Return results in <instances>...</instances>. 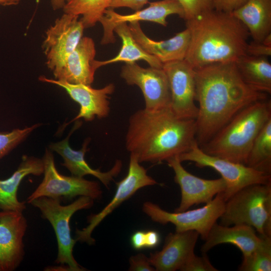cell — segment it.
<instances>
[{
	"mask_svg": "<svg viewBox=\"0 0 271 271\" xmlns=\"http://www.w3.org/2000/svg\"><path fill=\"white\" fill-rule=\"evenodd\" d=\"M199 234L194 230L169 233L162 249L150 254L149 260L156 271L180 270L194 253Z\"/></svg>",
	"mask_w": 271,
	"mask_h": 271,
	"instance_id": "19",
	"label": "cell"
},
{
	"mask_svg": "<svg viewBox=\"0 0 271 271\" xmlns=\"http://www.w3.org/2000/svg\"><path fill=\"white\" fill-rule=\"evenodd\" d=\"M39 80L59 86L68 93L70 97L80 105L79 113L68 124L82 118L86 121L107 117L110 112L109 95L114 91V85L110 83L100 89H94L91 85L71 84L64 81L48 78L44 76Z\"/></svg>",
	"mask_w": 271,
	"mask_h": 271,
	"instance_id": "16",
	"label": "cell"
},
{
	"mask_svg": "<svg viewBox=\"0 0 271 271\" xmlns=\"http://www.w3.org/2000/svg\"><path fill=\"white\" fill-rule=\"evenodd\" d=\"M129 271H155L149 258L142 253L132 255L129 259Z\"/></svg>",
	"mask_w": 271,
	"mask_h": 271,
	"instance_id": "33",
	"label": "cell"
},
{
	"mask_svg": "<svg viewBox=\"0 0 271 271\" xmlns=\"http://www.w3.org/2000/svg\"><path fill=\"white\" fill-rule=\"evenodd\" d=\"M146 248H153L157 247L161 241L159 232L153 230L145 231Z\"/></svg>",
	"mask_w": 271,
	"mask_h": 271,
	"instance_id": "38",
	"label": "cell"
},
{
	"mask_svg": "<svg viewBox=\"0 0 271 271\" xmlns=\"http://www.w3.org/2000/svg\"><path fill=\"white\" fill-rule=\"evenodd\" d=\"M243 81L250 88L266 94L271 93V64L266 57L244 55L235 61Z\"/></svg>",
	"mask_w": 271,
	"mask_h": 271,
	"instance_id": "25",
	"label": "cell"
},
{
	"mask_svg": "<svg viewBox=\"0 0 271 271\" xmlns=\"http://www.w3.org/2000/svg\"><path fill=\"white\" fill-rule=\"evenodd\" d=\"M184 11L183 19L190 20L204 13L213 10V0H177Z\"/></svg>",
	"mask_w": 271,
	"mask_h": 271,
	"instance_id": "31",
	"label": "cell"
},
{
	"mask_svg": "<svg viewBox=\"0 0 271 271\" xmlns=\"http://www.w3.org/2000/svg\"><path fill=\"white\" fill-rule=\"evenodd\" d=\"M94 200L86 196H79L71 203L63 205L59 199L47 197L35 198L28 204L38 208L41 217L52 225L57 239L58 252L55 263L67 266L70 271H84L86 268L80 265L74 258L73 249L77 242L72 237L70 219L77 211L90 208Z\"/></svg>",
	"mask_w": 271,
	"mask_h": 271,
	"instance_id": "6",
	"label": "cell"
},
{
	"mask_svg": "<svg viewBox=\"0 0 271 271\" xmlns=\"http://www.w3.org/2000/svg\"><path fill=\"white\" fill-rule=\"evenodd\" d=\"M175 14L182 19L184 18L183 9L177 0H162L150 3L148 8L129 15H121L112 9H108L99 21L103 29L101 43L107 44L115 42L113 30L121 23L146 21L166 27L167 25V17Z\"/></svg>",
	"mask_w": 271,
	"mask_h": 271,
	"instance_id": "17",
	"label": "cell"
},
{
	"mask_svg": "<svg viewBox=\"0 0 271 271\" xmlns=\"http://www.w3.org/2000/svg\"><path fill=\"white\" fill-rule=\"evenodd\" d=\"M21 0H0V5L3 6H15L20 3Z\"/></svg>",
	"mask_w": 271,
	"mask_h": 271,
	"instance_id": "40",
	"label": "cell"
},
{
	"mask_svg": "<svg viewBox=\"0 0 271 271\" xmlns=\"http://www.w3.org/2000/svg\"><path fill=\"white\" fill-rule=\"evenodd\" d=\"M196 141L195 119L177 116L170 106L144 108L129 118L125 147L140 163L156 164L188 151Z\"/></svg>",
	"mask_w": 271,
	"mask_h": 271,
	"instance_id": "2",
	"label": "cell"
},
{
	"mask_svg": "<svg viewBox=\"0 0 271 271\" xmlns=\"http://www.w3.org/2000/svg\"><path fill=\"white\" fill-rule=\"evenodd\" d=\"M130 242L132 248L136 250L146 248L145 231L139 230L134 232L130 237Z\"/></svg>",
	"mask_w": 271,
	"mask_h": 271,
	"instance_id": "37",
	"label": "cell"
},
{
	"mask_svg": "<svg viewBox=\"0 0 271 271\" xmlns=\"http://www.w3.org/2000/svg\"><path fill=\"white\" fill-rule=\"evenodd\" d=\"M42 159L24 155L17 169L8 178L0 179V210L23 212L26 202L18 199V190L23 179L30 175L40 176L44 173Z\"/></svg>",
	"mask_w": 271,
	"mask_h": 271,
	"instance_id": "23",
	"label": "cell"
},
{
	"mask_svg": "<svg viewBox=\"0 0 271 271\" xmlns=\"http://www.w3.org/2000/svg\"><path fill=\"white\" fill-rule=\"evenodd\" d=\"M95 55L93 39L82 37L63 67L54 74L55 79L71 84L91 85L96 71L94 66Z\"/></svg>",
	"mask_w": 271,
	"mask_h": 271,
	"instance_id": "20",
	"label": "cell"
},
{
	"mask_svg": "<svg viewBox=\"0 0 271 271\" xmlns=\"http://www.w3.org/2000/svg\"><path fill=\"white\" fill-rule=\"evenodd\" d=\"M28 222L23 212L0 210V271H13L24 258Z\"/></svg>",
	"mask_w": 271,
	"mask_h": 271,
	"instance_id": "15",
	"label": "cell"
},
{
	"mask_svg": "<svg viewBox=\"0 0 271 271\" xmlns=\"http://www.w3.org/2000/svg\"><path fill=\"white\" fill-rule=\"evenodd\" d=\"M137 156L130 153L128 172L126 176L116 183V192L111 201L103 209L87 217L88 225L82 229H76L75 239L88 245L95 244V240L91 234L94 229L109 214L122 203L131 197L138 190L158 183L147 174V170L140 164Z\"/></svg>",
	"mask_w": 271,
	"mask_h": 271,
	"instance_id": "10",
	"label": "cell"
},
{
	"mask_svg": "<svg viewBox=\"0 0 271 271\" xmlns=\"http://www.w3.org/2000/svg\"><path fill=\"white\" fill-rule=\"evenodd\" d=\"M128 26L133 38L139 45L163 64L184 60L190 40V33L188 28L168 40L157 41L146 35L139 22L130 23Z\"/></svg>",
	"mask_w": 271,
	"mask_h": 271,
	"instance_id": "21",
	"label": "cell"
},
{
	"mask_svg": "<svg viewBox=\"0 0 271 271\" xmlns=\"http://www.w3.org/2000/svg\"><path fill=\"white\" fill-rule=\"evenodd\" d=\"M181 162H194L199 168H211L221 176L226 188L222 192L225 201L242 188L253 184L271 183V175L244 164L213 156L204 152L196 141L188 151L178 156Z\"/></svg>",
	"mask_w": 271,
	"mask_h": 271,
	"instance_id": "7",
	"label": "cell"
},
{
	"mask_svg": "<svg viewBox=\"0 0 271 271\" xmlns=\"http://www.w3.org/2000/svg\"><path fill=\"white\" fill-rule=\"evenodd\" d=\"M181 271H217L210 261L206 253L201 256L192 254L180 269Z\"/></svg>",
	"mask_w": 271,
	"mask_h": 271,
	"instance_id": "32",
	"label": "cell"
},
{
	"mask_svg": "<svg viewBox=\"0 0 271 271\" xmlns=\"http://www.w3.org/2000/svg\"><path fill=\"white\" fill-rule=\"evenodd\" d=\"M239 270H271V237L262 236L259 245L249 255L243 257Z\"/></svg>",
	"mask_w": 271,
	"mask_h": 271,
	"instance_id": "29",
	"label": "cell"
},
{
	"mask_svg": "<svg viewBox=\"0 0 271 271\" xmlns=\"http://www.w3.org/2000/svg\"><path fill=\"white\" fill-rule=\"evenodd\" d=\"M271 119V101H256L237 112L200 147L208 155L245 165L257 136Z\"/></svg>",
	"mask_w": 271,
	"mask_h": 271,
	"instance_id": "4",
	"label": "cell"
},
{
	"mask_svg": "<svg viewBox=\"0 0 271 271\" xmlns=\"http://www.w3.org/2000/svg\"><path fill=\"white\" fill-rule=\"evenodd\" d=\"M196 139L200 147L211 139L237 112L256 101L267 98L241 78L235 62L210 64L194 69Z\"/></svg>",
	"mask_w": 271,
	"mask_h": 271,
	"instance_id": "1",
	"label": "cell"
},
{
	"mask_svg": "<svg viewBox=\"0 0 271 271\" xmlns=\"http://www.w3.org/2000/svg\"><path fill=\"white\" fill-rule=\"evenodd\" d=\"M186 26L190 40L184 60L194 69L235 62L246 55L250 35L232 13L213 9L186 21Z\"/></svg>",
	"mask_w": 271,
	"mask_h": 271,
	"instance_id": "3",
	"label": "cell"
},
{
	"mask_svg": "<svg viewBox=\"0 0 271 271\" xmlns=\"http://www.w3.org/2000/svg\"><path fill=\"white\" fill-rule=\"evenodd\" d=\"M42 125L36 123L23 129L15 128L9 131H0V160L24 141L34 130Z\"/></svg>",
	"mask_w": 271,
	"mask_h": 271,
	"instance_id": "30",
	"label": "cell"
},
{
	"mask_svg": "<svg viewBox=\"0 0 271 271\" xmlns=\"http://www.w3.org/2000/svg\"><path fill=\"white\" fill-rule=\"evenodd\" d=\"M111 0H66L62 9L64 13L81 16L84 28L92 27L99 21Z\"/></svg>",
	"mask_w": 271,
	"mask_h": 271,
	"instance_id": "28",
	"label": "cell"
},
{
	"mask_svg": "<svg viewBox=\"0 0 271 271\" xmlns=\"http://www.w3.org/2000/svg\"><path fill=\"white\" fill-rule=\"evenodd\" d=\"M113 31L121 38L122 46L119 52L115 57L105 61L95 60L94 66L98 68L111 63L124 62L126 63H134L142 60L149 64L150 67L162 68L163 64L154 56L146 52L133 38L127 23H121L116 26Z\"/></svg>",
	"mask_w": 271,
	"mask_h": 271,
	"instance_id": "26",
	"label": "cell"
},
{
	"mask_svg": "<svg viewBox=\"0 0 271 271\" xmlns=\"http://www.w3.org/2000/svg\"><path fill=\"white\" fill-rule=\"evenodd\" d=\"M262 235L254 228L244 224L224 226L216 222L211 227L201 250L206 253L213 247L222 243H230L242 252L243 257L251 253L260 244Z\"/></svg>",
	"mask_w": 271,
	"mask_h": 271,
	"instance_id": "22",
	"label": "cell"
},
{
	"mask_svg": "<svg viewBox=\"0 0 271 271\" xmlns=\"http://www.w3.org/2000/svg\"><path fill=\"white\" fill-rule=\"evenodd\" d=\"M247 0H213L214 10L232 13L242 6Z\"/></svg>",
	"mask_w": 271,
	"mask_h": 271,
	"instance_id": "34",
	"label": "cell"
},
{
	"mask_svg": "<svg viewBox=\"0 0 271 271\" xmlns=\"http://www.w3.org/2000/svg\"><path fill=\"white\" fill-rule=\"evenodd\" d=\"M261 43L264 45L271 46V33L267 35Z\"/></svg>",
	"mask_w": 271,
	"mask_h": 271,
	"instance_id": "41",
	"label": "cell"
},
{
	"mask_svg": "<svg viewBox=\"0 0 271 271\" xmlns=\"http://www.w3.org/2000/svg\"><path fill=\"white\" fill-rule=\"evenodd\" d=\"M66 0H51V6L54 11L62 9Z\"/></svg>",
	"mask_w": 271,
	"mask_h": 271,
	"instance_id": "39",
	"label": "cell"
},
{
	"mask_svg": "<svg viewBox=\"0 0 271 271\" xmlns=\"http://www.w3.org/2000/svg\"><path fill=\"white\" fill-rule=\"evenodd\" d=\"M42 160L44 166L43 179L28 197L27 203L43 196L60 200H71L77 196L89 197L94 200L101 198L102 191L98 182L87 180L83 177L61 174L57 170L51 151L46 149Z\"/></svg>",
	"mask_w": 271,
	"mask_h": 271,
	"instance_id": "9",
	"label": "cell"
},
{
	"mask_svg": "<svg viewBox=\"0 0 271 271\" xmlns=\"http://www.w3.org/2000/svg\"><path fill=\"white\" fill-rule=\"evenodd\" d=\"M247 29L253 42L271 33V0H247L232 13Z\"/></svg>",
	"mask_w": 271,
	"mask_h": 271,
	"instance_id": "24",
	"label": "cell"
},
{
	"mask_svg": "<svg viewBox=\"0 0 271 271\" xmlns=\"http://www.w3.org/2000/svg\"><path fill=\"white\" fill-rule=\"evenodd\" d=\"M225 203L222 192L204 206L193 210L170 212L150 201L143 204L142 209L154 222L163 225L171 223L175 225L176 232L196 231L205 240L212 226L223 214Z\"/></svg>",
	"mask_w": 271,
	"mask_h": 271,
	"instance_id": "8",
	"label": "cell"
},
{
	"mask_svg": "<svg viewBox=\"0 0 271 271\" xmlns=\"http://www.w3.org/2000/svg\"><path fill=\"white\" fill-rule=\"evenodd\" d=\"M84 29L79 16L64 13L47 30L42 48L53 74L64 65L83 37Z\"/></svg>",
	"mask_w": 271,
	"mask_h": 271,
	"instance_id": "11",
	"label": "cell"
},
{
	"mask_svg": "<svg viewBox=\"0 0 271 271\" xmlns=\"http://www.w3.org/2000/svg\"><path fill=\"white\" fill-rule=\"evenodd\" d=\"M148 1L149 0H111L109 9L126 7L137 11L141 10Z\"/></svg>",
	"mask_w": 271,
	"mask_h": 271,
	"instance_id": "36",
	"label": "cell"
},
{
	"mask_svg": "<svg viewBox=\"0 0 271 271\" xmlns=\"http://www.w3.org/2000/svg\"><path fill=\"white\" fill-rule=\"evenodd\" d=\"M120 76L127 84L136 85L141 89L145 109L155 111L170 106V85L163 68H145L136 62L126 63L121 69Z\"/></svg>",
	"mask_w": 271,
	"mask_h": 271,
	"instance_id": "12",
	"label": "cell"
},
{
	"mask_svg": "<svg viewBox=\"0 0 271 271\" xmlns=\"http://www.w3.org/2000/svg\"><path fill=\"white\" fill-rule=\"evenodd\" d=\"M178 156L166 161L168 165L173 170L174 181L181 189V201L175 212L187 210L194 205L207 204L218 193L224 191L226 184L222 177L208 180L196 176L183 167Z\"/></svg>",
	"mask_w": 271,
	"mask_h": 271,
	"instance_id": "14",
	"label": "cell"
},
{
	"mask_svg": "<svg viewBox=\"0 0 271 271\" xmlns=\"http://www.w3.org/2000/svg\"><path fill=\"white\" fill-rule=\"evenodd\" d=\"M162 68L169 83L172 111L180 118L195 119L198 108L195 103L194 69L184 60L163 64Z\"/></svg>",
	"mask_w": 271,
	"mask_h": 271,
	"instance_id": "13",
	"label": "cell"
},
{
	"mask_svg": "<svg viewBox=\"0 0 271 271\" xmlns=\"http://www.w3.org/2000/svg\"><path fill=\"white\" fill-rule=\"evenodd\" d=\"M220 224H244L262 236L271 237V183L253 184L236 192L225 201Z\"/></svg>",
	"mask_w": 271,
	"mask_h": 271,
	"instance_id": "5",
	"label": "cell"
},
{
	"mask_svg": "<svg viewBox=\"0 0 271 271\" xmlns=\"http://www.w3.org/2000/svg\"><path fill=\"white\" fill-rule=\"evenodd\" d=\"M70 131L68 136L63 140L50 144L51 151L59 154L63 159V166L66 168L71 175L78 177H83L91 175L97 178L105 187H108L110 182L113 180L120 172L122 164L120 160L115 161L113 166L108 171L102 172L99 169H93L86 162L84 156L88 151V145L91 139L87 138L84 141L80 150L76 151L71 148L69 140L72 133L79 128L82 122L77 120Z\"/></svg>",
	"mask_w": 271,
	"mask_h": 271,
	"instance_id": "18",
	"label": "cell"
},
{
	"mask_svg": "<svg viewBox=\"0 0 271 271\" xmlns=\"http://www.w3.org/2000/svg\"><path fill=\"white\" fill-rule=\"evenodd\" d=\"M246 55L254 57L270 56L271 46L264 45L262 43H248L246 48Z\"/></svg>",
	"mask_w": 271,
	"mask_h": 271,
	"instance_id": "35",
	"label": "cell"
},
{
	"mask_svg": "<svg viewBox=\"0 0 271 271\" xmlns=\"http://www.w3.org/2000/svg\"><path fill=\"white\" fill-rule=\"evenodd\" d=\"M245 165L270 175L271 119L264 125L255 138Z\"/></svg>",
	"mask_w": 271,
	"mask_h": 271,
	"instance_id": "27",
	"label": "cell"
}]
</instances>
